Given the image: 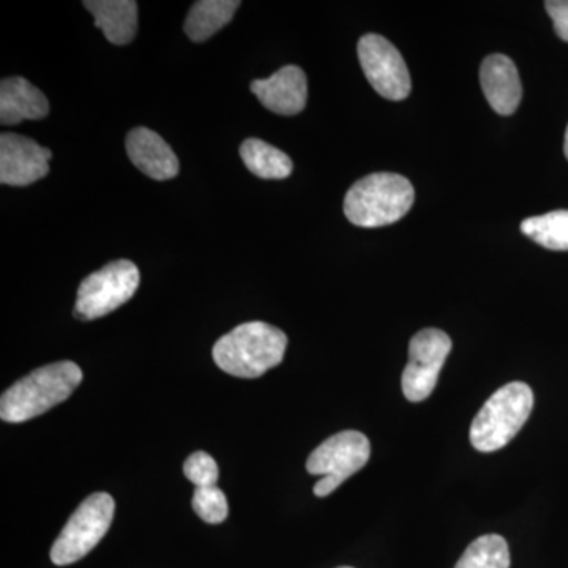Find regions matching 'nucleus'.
Segmentation results:
<instances>
[{
  "label": "nucleus",
  "instance_id": "20",
  "mask_svg": "<svg viewBox=\"0 0 568 568\" xmlns=\"http://www.w3.org/2000/svg\"><path fill=\"white\" fill-rule=\"evenodd\" d=\"M193 510L209 525H222L230 514L226 495L219 487L194 488Z\"/></svg>",
  "mask_w": 568,
  "mask_h": 568
},
{
  "label": "nucleus",
  "instance_id": "10",
  "mask_svg": "<svg viewBox=\"0 0 568 568\" xmlns=\"http://www.w3.org/2000/svg\"><path fill=\"white\" fill-rule=\"evenodd\" d=\"M50 149L31 138L14 133L0 136V182L10 186H28L50 173Z\"/></svg>",
  "mask_w": 568,
  "mask_h": 568
},
{
  "label": "nucleus",
  "instance_id": "21",
  "mask_svg": "<svg viewBox=\"0 0 568 568\" xmlns=\"http://www.w3.org/2000/svg\"><path fill=\"white\" fill-rule=\"evenodd\" d=\"M183 474L194 487H215L220 470L215 459L205 452H194L183 463Z\"/></svg>",
  "mask_w": 568,
  "mask_h": 568
},
{
  "label": "nucleus",
  "instance_id": "9",
  "mask_svg": "<svg viewBox=\"0 0 568 568\" xmlns=\"http://www.w3.org/2000/svg\"><path fill=\"white\" fill-rule=\"evenodd\" d=\"M357 52L366 80L381 97L392 102L407 99L413 88L409 70L390 41L377 33H366L358 40Z\"/></svg>",
  "mask_w": 568,
  "mask_h": 568
},
{
  "label": "nucleus",
  "instance_id": "17",
  "mask_svg": "<svg viewBox=\"0 0 568 568\" xmlns=\"http://www.w3.org/2000/svg\"><path fill=\"white\" fill-rule=\"evenodd\" d=\"M242 162L250 173L267 181H280L293 173V162L286 153L257 138H250L241 145Z\"/></svg>",
  "mask_w": 568,
  "mask_h": 568
},
{
  "label": "nucleus",
  "instance_id": "23",
  "mask_svg": "<svg viewBox=\"0 0 568 568\" xmlns=\"http://www.w3.org/2000/svg\"><path fill=\"white\" fill-rule=\"evenodd\" d=\"M564 153H566L567 160H568V126L566 132V141H564Z\"/></svg>",
  "mask_w": 568,
  "mask_h": 568
},
{
  "label": "nucleus",
  "instance_id": "19",
  "mask_svg": "<svg viewBox=\"0 0 568 568\" xmlns=\"http://www.w3.org/2000/svg\"><path fill=\"white\" fill-rule=\"evenodd\" d=\"M455 568H510V549L506 538L496 534L476 538Z\"/></svg>",
  "mask_w": 568,
  "mask_h": 568
},
{
  "label": "nucleus",
  "instance_id": "7",
  "mask_svg": "<svg viewBox=\"0 0 568 568\" xmlns=\"http://www.w3.org/2000/svg\"><path fill=\"white\" fill-rule=\"evenodd\" d=\"M140 286V271L129 260L104 265L82 280L73 315L80 321H93L110 315L126 304Z\"/></svg>",
  "mask_w": 568,
  "mask_h": 568
},
{
  "label": "nucleus",
  "instance_id": "2",
  "mask_svg": "<svg viewBox=\"0 0 568 568\" xmlns=\"http://www.w3.org/2000/svg\"><path fill=\"white\" fill-rule=\"evenodd\" d=\"M82 372L74 362L62 361L41 366L3 392L0 418L7 424H22L52 409L80 387Z\"/></svg>",
  "mask_w": 568,
  "mask_h": 568
},
{
  "label": "nucleus",
  "instance_id": "18",
  "mask_svg": "<svg viewBox=\"0 0 568 568\" xmlns=\"http://www.w3.org/2000/svg\"><path fill=\"white\" fill-rule=\"evenodd\" d=\"M521 233L536 244L555 252L568 250V211H555L530 216L521 223Z\"/></svg>",
  "mask_w": 568,
  "mask_h": 568
},
{
  "label": "nucleus",
  "instance_id": "5",
  "mask_svg": "<svg viewBox=\"0 0 568 568\" xmlns=\"http://www.w3.org/2000/svg\"><path fill=\"white\" fill-rule=\"evenodd\" d=\"M114 511V499L108 493H93L82 500L52 545V564L63 567L85 558L106 536Z\"/></svg>",
  "mask_w": 568,
  "mask_h": 568
},
{
  "label": "nucleus",
  "instance_id": "22",
  "mask_svg": "<svg viewBox=\"0 0 568 568\" xmlns=\"http://www.w3.org/2000/svg\"><path fill=\"white\" fill-rule=\"evenodd\" d=\"M545 9L551 17L559 39L568 43V0H548V2H545Z\"/></svg>",
  "mask_w": 568,
  "mask_h": 568
},
{
  "label": "nucleus",
  "instance_id": "6",
  "mask_svg": "<svg viewBox=\"0 0 568 568\" xmlns=\"http://www.w3.org/2000/svg\"><path fill=\"white\" fill-rule=\"evenodd\" d=\"M372 455V444L361 432L347 429L324 440L306 459V470L321 476L313 493L317 497L332 495L343 481L364 469Z\"/></svg>",
  "mask_w": 568,
  "mask_h": 568
},
{
  "label": "nucleus",
  "instance_id": "3",
  "mask_svg": "<svg viewBox=\"0 0 568 568\" xmlns=\"http://www.w3.org/2000/svg\"><path fill=\"white\" fill-rule=\"evenodd\" d=\"M416 200L413 183L405 175L375 173L351 186L345 197V215L361 227H381L399 222Z\"/></svg>",
  "mask_w": 568,
  "mask_h": 568
},
{
  "label": "nucleus",
  "instance_id": "24",
  "mask_svg": "<svg viewBox=\"0 0 568 568\" xmlns=\"http://www.w3.org/2000/svg\"><path fill=\"white\" fill-rule=\"evenodd\" d=\"M338 568H354V567H338Z\"/></svg>",
  "mask_w": 568,
  "mask_h": 568
},
{
  "label": "nucleus",
  "instance_id": "8",
  "mask_svg": "<svg viewBox=\"0 0 568 568\" xmlns=\"http://www.w3.org/2000/svg\"><path fill=\"white\" fill-rule=\"evenodd\" d=\"M450 351V336L439 328H424L410 338L409 362L402 377L407 402H425L433 394Z\"/></svg>",
  "mask_w": 568,
  "mask_h": 568
},
{
  "label": "nucleus",
  "instance_id": "4",
  "mask_svg": "<svg viewBox=\"0 0 568 568\" xmlns=\"http://www.w3.org/2000/svg\"><path fill=\"white\" fill-rule=\"evenodd\" d=\"M532 407L534 394L528 384L510 383L500 387L474 418L470 444L484 454L500 450L528 422Z\"/></svg>",
  "mask_w": 568,
  "mask_h": 568
},
{
  "label": "nucleus",
  "instance_id": "16",
  "mask_svg": "<svg viewBox=\"0 0 568 568\" xmlns=\"http://www.w3.org/2000/svg\"><path fill=\"white\" fill-rule=\"evenodd\" d=\"M242 3L239 0H200L193 3L185 21V33L194 43H203L222 31Z\"/></svg>",
  "mask_w": 568,
  "mask_h": 568
},
{
  "label": "nucleus",
  "instance_id": "15",
  "mask_svg": "<svg viewBox=\"0 0 568 568\" xmlns=\"http://www.w3.org/2000/svg\"><path fill=\"white\" fill-rule=\"evenodd\" d=\"M84 7L110 43L123 47L136 37L138 3L133 0H85Z\"/></svg>",
  "mask_w": 568,
  "mask_h": 568
},
{
  "label": "nucleus",
  "instance_id": "11",
  "mask_svg": "<svg viewBox=\"0 0 568 568\" xmlns=\"http://www.w3.org/2000/svg\"><path fill=\"white\" fill-rule=\"evenodd\" d=\"M250 89L264 108L280 115L298 114L308 99L304 70L295 65L283 67L267 80L253 81Z\"/></svg>",
  "mask_w": 568,
  "mask_h": 568
},
{
  "label": "nucleus",
  "instance_id": "1",
  "mask_svg": "<svg viewBox=\"0 0 568 568\" xmlns=\"http://www.w3.org/2000/svg\"><path fill=\"white\" fill-rule=\"evenodd\" d=\"M287 336L278 327L261 321L237 325L212 349L213 362L227 375L256 379L282 364Z\"/></svg>",
  "mask_w": 568,
  "mask_h": 568
},
{
  "label": "nucleus",
  "instance_id": "14",
  "mask_svg": "<svg viewBox=\"0 0 568 568\" xmlns=\"http://www.w3.org/2000/svg\"><path fill=\"white\" fill-rule=\"evenodd\" d=\"M50 114L44 93L21 77L6 78L0 84V123L17 125L22 121H40Z\"/></svg>",
  "mask_w": 568,
  "mask_h": 568
},
{
  "label": "nucleus",
  "instance_id": "12",
  "mask_svg": "<svg viewBox=\"0 0 568 568\" xmlns=\"http://www.w3.org/2000/svg\"><path fill=\"white\" fill-rule=\"evenodd\" d=\"M130 162L153 181H171L179 174V159L171 145L152 130L134 129L125 141Z\"/></svg>",
  "mask_w": 568,
  "mask_h": 568
},
{
  "label": "nucleus",
  "instance_id": "13",
  "mask_svg": "<svg viewBox=\"0 0 568 568\" xmlns=\"http://www.w3.org/2000/svg\"><path fill=\"white\" fill-rule=\"evenodd\" d=\"M480 84L485 99L500 115H510L521 103L523 85L517 65L507 55L491 54L481 62Z\"/></svg>",
  "mask_w": 568,
  "mask_h": 568
}]
</instances>
